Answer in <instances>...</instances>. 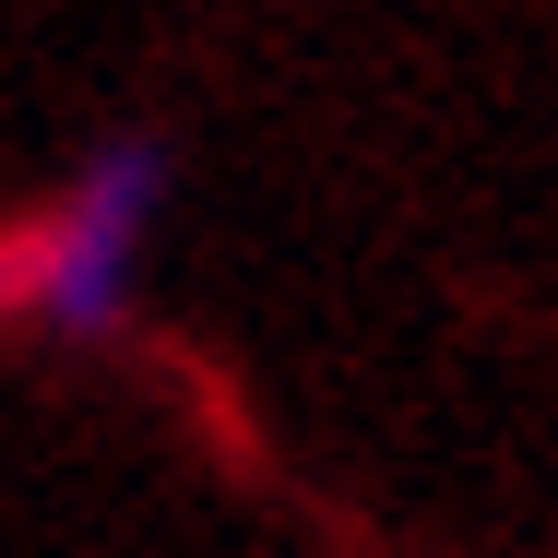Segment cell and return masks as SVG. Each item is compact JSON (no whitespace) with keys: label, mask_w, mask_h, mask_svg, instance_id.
Here are the masks:
<instances>
[{"label":"cell","mask_w":558,"mask_h":558,"mask_svg":"<svg viewBox=\"0 0 558 558\" xmlns=\"http://www.w3.org/2000/svg\"><path fill=\"white\" fill-rule=\"evenodd\" d=\"M167 191H179V143L167 131H108L48 215L0 226V310L36 322L48 344H108L143 298V250H155Z\"/></svg>","instance_id":"obj_1"}]
</instances>
